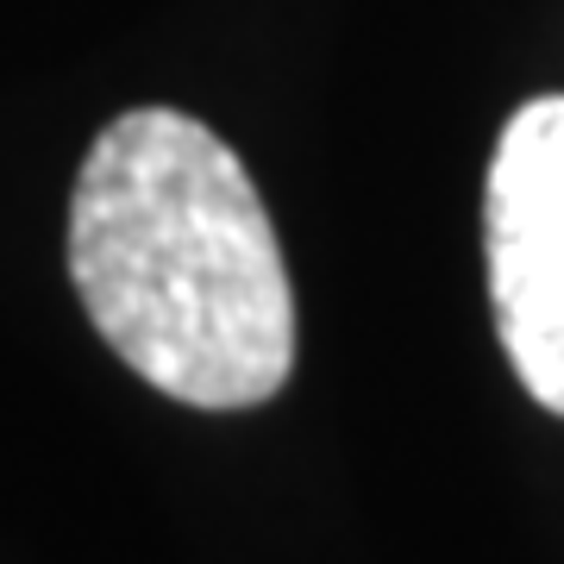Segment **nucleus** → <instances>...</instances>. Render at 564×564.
<instances>
[{"mask_svg": "<svg viewBox=\"0 0 564 564\" xmlns=\"http://www.w3.org/2000/svg\"><path fill=\"white\" fill-rule=\"evenodd\" d=\"M69 282L120 364L170 402L232 414L295 370V289L258 182L176 107H132L88 144Z\"/></svg>", "mask_w": 564, "mask_h": 564, "instance_id": "f257e3e1", "label": "nucleus"}, {"mask_svg": "<svg viewBox=\"0 0 564 564\" xmlns=\"http://www.w3.org/2000/svg\"><path fill=\"white\" fill-rule=\"evenodd\" d=\"M484 258L496 339L521 389L564 414V95L527 101L484 182Z\"/></svg>", "mask_w": 564, "mask_h": 564, "instance_id": "f03ea898", "label": "nucleus"}]
</instances>
